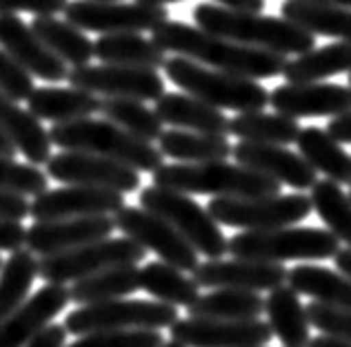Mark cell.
Instances as JSON below:
<instances>
[{"mask_svg": "<svg viewBox=\"0 0 351 347\" xmlns=\"http://www.w3.org/2000/svg\"><path fill=\"white\" fill-rule=\"evenodd\" d=\"M265 314L271 334H276L282 347H309L311 323L307 307L300 303V294L291 285L285 283L269 291L265 298Z\"/></svg>", "mask_w": 351, "mask_h": 347, "instance_id": "25", "label": "cell"}, {"mask_svg": "<svg viewBox=\"0 0 351 347\" xmlns=\"http://www.w3.org/2000/svg\"><path fill=\"white\" fill-rule=\"evenodd\" d=\"M0 47L16 58L32 76L47 83L67 80L69 67L45 47V43L34 34L32 25L23 23L16 14H0Z\"/></svg>", "mask_w": 351, "mask_h": 347, "instance_id": "21", "label": "cell"}, {"mask_svg": "<svg viewBox=\"0 0 351 347\" xmlns=\"http://www.w3.org/2000/svg\"><path fill=\"white\" fill-rule=\"evenodd\" d=\"M105 121L118 125L120 130L147 143H154L162 134V121L154 109L147 107L143 100L134 98H105L100 105Z\"/></svg>", "mask_w": 351, "mask_h": 347, "instance_id": "40", "label": "cell"}, {"mask_svg": "<svg viewBox=\"0 0 351 347\" xmlns=\"http://www.w3.org/2000/svg\"><path fill=\"white\" fill-rule=\"evenodd\" d=\"M198 287L271 291L287 283L289 270L282 263L249 259H207L191 272Z\"/></svg>", "mask_w": 351, "mask_h": 347, "instance_id": "15", "label": "cell"}, {"mask_svg": "<svg viewBox=\"0 0 351 347\" xmlns=\"http://www.w3.org/2000/svg\"><path fill=\"white\" fill-rule=\"evenodd\" d=\"M141 289L154 300L173 307H189L200 296L198 283L187 276V272L162 261H152L141 270Z\"/></svg>", "mask_w": 351, "mask_h": 347, "instance_id": "36", "label": "cell"}, {"mask_svg": "<svg viewBox=\"0 0 351 347\" xmlns=\"http://www.w3.org/2000/svg\"><path fill=\"white\" fill-rule=\"evenodd\" d=\"M287 285L313 298V303L351 309V280L334 270L311 263L295 265L287 274Z\"/></svg>", "mask_w": 351, "mask_h": 347, "instance_id": "29", "label": "cell"}, {"mask_svg": "<svg viewBox=\"0 0 351 347\" xmlns=\"http://www.w3.org/2000/svg\"><path fill=\"white\" fill-rule=\"evenodd\" d=\"M311 209L340 243L351 248V198L334 180H316L311 187Z\"/></svg>", "mask_w": 351, "mask_h": 347, "instance_id": "39", "label": "cell"}, {"mask_svg": "<svg viewBox=\"0 0 351 347\" xmlns=\"http://www.w3.org/2000/svg\"><path fill=\"white\" fill-rule=\"evenodd\" d=\"M27 230L18 221H0V252H16L25 248Z\"/></svg>", "mask_w": 351, "mask_h": 347, "instance_id": "47", "label": "cell"}, {"mask_svg": "<svg viewBox=\"0 0 351 347\" xmlns=\"http://www.w3.org/2000/svg\"><path fill=\"white\" fill-rule=\"evenodd\" d=\"M138 289H141V267L125 265V267H112L73 280L69 287V300L76 305H94L105 303V300L127 298Z\"/></svg>", "mask_w": 351, "mask_h": 347, "instance_id": "31", "label": "cell"}, {"mask_svg": "<svg viewBox=\"0 0 351 347\" xmlns=\"http://www.w3.org/2000/svg\"><path fill=\"white\" fill-rule=\"evenodd\" d=\"M158 149L162 156L173 158L178 163H211V160H227L232 156L234 147L227 141V136L169 130L160 134Z\"/></svg>", "mask_w": 351, "mask_h": 347, "instance_id": "35", "label": "cell"}, {"mask_svg": "<svg viewBox=\"0 0 351 347\" xmlns=\"http://www.w3.org/2000/svg\"><path fill=\"white\" fill-rule=\"evenodd\" d=\"M271 327L261 318L220 321V318H178L171 341L184 347H263L271 341Z\"/></svg>", "mask_w": 351, "mask_h": 347, "instance_id": "16", "label": "cell"}, {"mask_svg": "<svg viewBox=\"0 0 351 347\" xmlns=\"http://www.w3.org/2000/svg\"><path fill=\"white\" fill-rule=\"evenodd\" d=\"M302 127L298 121L282 114H265V112H247L238 114L229 121V134L238 141L263 143V145H291L298 139Z\"/></svg>", "mask_w": 351, "mask_h": 347, "instance_id": "37", "label": "cell"}, {"mask_svg": "<svg viewBox=\"0 0 351 347\" xmlns=\"http://www.w3.org/2000/svg\"><path fill=\"white\" fill-rule=\"evenodd\" d=\"M67 0H0V14H34V16H56L64 12Z\"/></svg>", "mask_w": 351, "mask_h": 347, "instance_id": "45", "label": "cell"}, {"mask_svg": "<svg viewBox=\"0 0 351 347\" xmlns=\"http://www.w3.org/2000/svg\"><path fill=\"white\" fill-rule=\"evenodd\" d=\"M47 176L67 185L100 187L132 194L141 187V171L85 152H60L47 160Z\"/></svg>", "mask_w": 351, "mask_h": 347, "instance_id": "13", "label": "cell"}, {"mask_svg": "<svg viewBox=\"0 0 351 347\" xmlns=\"http://www.w3.org/2000/svg\"><path fill=\"white\" fill-rule=\"evenodd\" d=\"M125 207V194L100 187L69 185L45 189L29 203L34 221H60V218L112 216Z\"/></svg>", "mask_w": 351, "mask_h": 347, "instance_id": "17", "label": "cell"}, {"mask_svg": "<svg viewBox=\"0 0 351 347\" xmlns=\"http://www.w3.org/2000/svg\"><path fill=\"white\" fill-rule=\"evenodd\" d=\"M193 318H220V321H252L265 312V298L247 289H211L200 294L187 307Z\"/></svg>", "mask_w": 351, "mask_h": 347, "instance_id": "34", "label": "cell"}, {"mask_svg": "<svg viewBox=\"0 0 351 347\" xmlns=\"http://www.w3.org/2000/svg\"><path fill=\"white\" fill-rule=\"evenodd\" d=\"M349 198H351V189H349Z\"/></svg>", "mask_w": 351, "mask_h": 347, "instance_id": "59", "label": "cell"}, {"mask_svg": "<svg viewBox=\"0 0 351 347\" xmlns=\"http://www.w3.org/2000/svg\"><path fill=\"white\" fill-rule=\"evenodd\" d=\"M311 3H325V5H338V7L351 9V0H311Z\"/></svg>", "mask_w": 351, "mask_h": 347, "instance_id": "54", "label": "cell"}, {"mask_svg": "<svg viewBox=\"0 0 351 347\" xmlns=\"http://www.w3.org/2000/svg\"><path fill=\"white\" fill-rule=\"evenodd\" d=\"M196 27L209 34L223 36L247 47L280 53V56H300L316 47V36L300 29L298 25L282 16H263L254 12H234L220 5L200 3L193 9Z\"/></svg>", "mask_w": 351, "mask_h": 347, "instance_id": "2", "label": "cell"}, {"mask_svg": "<svg viewBox=\"0 0 351 347\" xmlns=\"http://www.w3.org/2000/svg\"><path fill=\"white\" fill-rule=\"evenodd\" d=\"M27 105L38 121H51L56 125L98 114L103 100L78 87H36L27 98Z\"/></svg>", "mask_w": 351, "mask_h": 347, "instance_id": "26", "label": "cell"}, {"mask_svg": "<svg viewBox=\"0 0 351 347\" xmlns=\"http://www.w3.org/2000/svg\"><path fill=\"white\" fill-rule=\"evenodd\" d=\"M154 112L158 114L162 125H171L176 130L214 134V136L229 134V118L220 109L202 103V100L189 94H178V91L162 94L156 100Z\"/></svg>", "mask_w": 351, "mask_h": 347, "instance_id": "24", "label": "cell"}, {"mask_svg": "<svg viewBox=\"0 0 351 347\" xmlns=\"http://www.w3.org/2000/svg\"><path fill=\"white\" fill-rule=\"evenodd\" d=\"M152 40L162 51H173L176 56L196 60L205 67L254 80L282 76L287 65V58L280 53L247 47L180 21H165L154 29Z\"/></svg>", "mask_w": 351, "mask_h": 347, "instance_id": "1", "label": "cell"}, {"mask_svg": "<svg viewBox=\"0 0 351 347\" xmlns=\"http://www.w3.org/2000/svg\"><path fill=\"white\" fill-rule=\"evenodd\" d=\"M160 330H105L85 334L64 347H162Z\"/></svg>", "mask_w": 351, "mask_h": 347, "instance_id": "42", "label": "cell"}, {"mask_svg": "<svg viewBox=\"0 0 351 347\" xmlns=\"http://www.w3.org/2000/svg\"><path fill=\"white\" fill-rule=\"evenodd\" d=\"M116 230L112 216L60 218V221H36L25 236V248L34 256H53L80 245L109 239Z\"/></svg>", "mask_w": 351, "mask_h": 347, "instance_id": "18", "label": "cell"}, {"mask_svg": "<svg viewBox=\"0 0 351 347\" xmlns=\"http://www.w3.org/2000/svg\"><path fill=\"white\" fill-rule=\"evenodd\" d=\"M207 212L218 225L243 232L276 230L304 221L311 214V200L304 194H276L261 198H211Z\"/></svg>", "mask_w": 351, "mask_h": 347, "instance_id": "10", "label": "cell"}, {"mask_svg": "<svg viewBox=\"0 0 351 347\" xmlns=\"http://www.w3.org/2000/svg\"><path fill=\"white\" fill-rule=\"evenodd\" d=\"M154 185L214 198H261L280 194V182L227 160L160 165L154 171Z\"/></svg>", "mask_w": 351, "mask_h": 347, "instance_id": "3", "label": "cell"}, {"mask_svg": "<svg viewBox=\"0 0 351 347\" xmlns=\"http://www.w3.org/2000/svg\"><path fill=\"white\" fill-rule=\"evenodd\" d=\"M334 263L338 272L343 274V276H347L351 280V248H345V250H338V254L334 256Z\"/></svg>", "mask_w": 351, "mask_h": 347, "instance_id": "52", "label": "cell"}, {"mask_svg": "<svg viewBox=\"0 0 351 347\" xmlns=\"http://www.w3.org/2000/svg\"><path fill=\"white\" fill-rule=\"evenodd\" d=\"M16 147H14V143L7 139V136L0 132V156H7V158H14L16 156Z\"/></svg>", "mask_w": 351, "mask_h": 347, "instance_id": "53", "label": "cell"}, {"mask_svg": "<svg viewBox=\"0 0 351 347\" xmlns=\"http://www.w3.org/2000/svg\"><path fill=\"white\" fill-rule=\"evenodd\" d=\"M349 87H351V74H349Z\"/></svg>", "mask_w": 351, "mask_h": 347, "instance_id": "57", "label": "cell"}, {"mask_svg": "<svg viewBox=\"0 0 351 347\" xmlns=\"http://www.w3.org/2000/svg\"><path fill=\"white\" fill-rule=\"evenodd\" d=\"M69 303V287L47 283L0 321V347H25Z\"/></svg>", "mask_w": 351, "mask_h": 347, "instance_id": "22", "label": "cell"}, {"mask_svg": "<svg viewBox=\"0 0 351 347\" xmlns=\"http://www.w3.org/2000/svg\"><path fill=\"white\" fill-rule=\"evenodd\" d=\"M49 185V176L36 165L0 156V189L21 196H38Z\"/></svg>", "mask_w": 351, "mask_h": 347, "instance_id": "41", "label": "cell"}, {"mask_svg": "<svg viewBox=\"0 0 351 347\" xmlns=\"http://www.w3.org/2000/svg\"><path fill=\"white\" fill-rule=\"evenodd\" d=\"M32 29L45 43V47L71 69L89 65L94 58V43L67 21H58L56 16H34Z\"/></svg>", "mask_w": 351, "mask_h": 347, "instance_id": "32", "label": "cell"}, {"mask_svg": "<svg viewBox=\"0 0 351 347\" xmlns=\"http://www.w3.org/2000/svg\"><path fill=\"white\" fill-rule=\"evenodd\" d=\"M176 321L178 312L173 305L160 300L116 298L73 309L64 318V330L73 336L105 330H165Z\"/></svg>", "mask_w": 351, "mask_h": 347, "instance_id": "8", "label": "cell"}, {"mask_svg": "<svg viewBox=\"0 0 351 347\" xmlns=\"http://www.w3.org/2000/svg\"><path fill=\"white\" fill-rule=\"evenodd\" d=\"M0 132L14 143V147L32 165H47L53 147L49 132L45 130L43 123L29 109H23L3 91H0Z\"/></svg>", "mask_w": 351, "mask_h": 347, "instance_id": "23", "label": "cell"}, {"mask_svg": "<svg viewBox=\"0 0 351 347\" xmlns=\"http://www.w3.org/2000/svg\"><path fill=\"white\" fill-rule=\"evenodd\" d=\"M276 114L293 121L311 116L336 118L351 112V87L338 83H285L269 91Z\"/></svg>", "mask_w": 351, "mask_h": 347, "instance_id": "19", "label": "cell"}, {"mask_svg": "<svg viewBox=\"0 0 351 347\" xmlns=\"http://www.w3.org/2000/svg\"><path fill=\"white\" fill-rule=\"evenodd\" d=\"M114 223L116 230L136 241L147 252H154L162 263H169L182 272H193L200 265L198 252L167 221L143 207L125 205L114 214Z\"/></svg>", "mask_w": 351, "mask_h": 347, "instance_id": "12", "label": "cell"}, {"mask_svg": "<svg viewBox=\"0 0 351 347\" xmlns=\"http://www.w3.org/2000/svg\"><path fill=\"white\" fill-rule=\"evenodd\" d=\"M238 165L261 171L280 185H289L298 191L311 189L316 182V169L304 160L298 152H291L282 145H263L240 141L232 149Z\"/></svg>", "mask_w": 351, "mask_h": 347, "instance_id": "20", "label": "cell"}, {"mask_svg": "<svg viewBox=\"0 0 351 347\" xmlns=\"http://www.w3.org/2000/svg\"><path fill=\"white\" fill-rule=\"evenodd\" d=\"M162 67L176 87L220 112L223 109H232L238 114L263 112L269 105V91L254 78L211 69L184 56H171L165 60Z\"/></svg>", "mask_w": 351, "mask_h": 347, "instance_id": "5", "label": "cell"}, {"mask_svg": "<svg viewBox=\"0 0 351 347\" xmlns=\"http://www.w3.org/2000/svg\"><path fill=\"white\" fill-rule=\"evenodd\" d=\"M34 78L21 62L0 47V91L16 103L27 100L34 91Z\"/></svg>", "mask_w": 351, "mask_h": 347, "instance_id": "43", "label": "cell"}, {"mask_svg": "<svg viewBox=\"0 0 351 347\" xmlns=\"http://www.w3.org/2000/svg\"><path fill=\"white\" fill-rule=\"evenodd\" d=\"M282 18H287L300 29L313 36H327L351 43V9L311 0H285L280 7Z\"/></svg>", "mask_w": 351, "mask_h": 347, "instance_id": "27", "label": "cell"}, {"mask_svg": "<svg viewBox=\"0 0 351 347\" xmlns=\"http://www.w3.org/2000/svg\"><path fill=\"white\" fill-rule=\"evenodd\" d=\"M143 209L167 221L193 250L205 259H223L227 254V241L220 225L207 207L198 205L189 194L165 189V187H145L138 196Z\"/></svg>", "mask_w": 351, "mask_h": 347, "instance_id": "7", "label": "cell"}, {"mask_svg": "<svg viewBox=\"0 0 351 347\" xmlns=\"http://www.w3.org/2000/svg\"><path fill=\"white\" fill-rule=\"evenodd\" d=\"M64 341H67V330H64V325L49 323L47 327H43V330L25 347H64Z\"/></svg>", "mask_w": 351, "mask_h": 347, "instance_id": "48", "label": "cell"}, {"mask_svg": "<svg viewBox=\"0 0 351 347\" xmlns=\"http://www.w3.org/2000/svg\"><path fill=\"white\" fill-rule=\"evenodd\" d=\"M162 347H184V345H180V343H176V341H169V343H165Z\"/></svg>", "mask_w": 351, "mask_h": 347, "instance_id": "56", "label": "cell"}, {"mask_svg": "<svg viewBox=\"0 0 351 347\" xmlns=\"http://www.w3.org/2000/svg\"><path fill=\"white\" fill-rule=\"evenodd\" d=\"M309 347H351V341H347V339H338V336L320 334V336H316V339H311Z\"/></svg>", "mask_w": 351, "mask_h": 347, "instance_id": "51", "label": "cell"}, {"mask_svg": "<svg viewBox=\"0 0 351 347\" xmlns=\"http://www.w3.org/2000/svg\"><path fill=\"white\" fill-rule=\"evenodd\" d=\"M340 250V241L318 227H276V230L240 232L227 241V254L234 259L285 263V261H327Z\"/></svg>", "mask_w": 351, "mask_h": 347, "instance_id": "6", "label": "cell"}, {"mask_svg": "<svg viewBox=\"0 0 351 347\" xmlns=\"http://www.w3.org/2000/svg\"><path fill=\"white\" fill-rule=\"evenodd\" d=\"M49 139L64 152L96 154L109 160L123 163L136 171L154 174L162 165V154L152 143L141 141L129 132L120 130L109 121L96 118H78V121L56 123L49 130Z\"/></svg>", "mask_w": 351, "mask_h": 347, "instance_id": "4", "label": "cell"}, {"mask_svg": "<svg viewBox=\"0 0 351 347\" xmlns=\"http://www.w3.org/2000/svg\"><path fill=\"white\" fill-rule=\"evenodd\" d=\"M329 136H334V139L343 145V143H351V112L349 114H343V116H336L329 121V127H327Z\"/></svg>", "mask_w": 351, "mask_h": 347, "instance_id": "49", "label": "cell"}, {"mask_svg": "<svg viewBox=\"0 0 351 347\" xmlns=\"http://www.w3.org/2000/svg\"><path fill=\"white\" fill-rule=\"evenodd\" d=\"M71 87L105 94L107 98L158 100L165 94V80L156 69L127 65H82L69 71Z\"/></svg>", "mask_w": 351, "mask_h": 347, "instance_id": "14", "label": "cell"}, {"mask_svg": "<svg viewBox=\"0 0 351 347\" xmlns=\"http://www.w3.org/2000/svg\"><path fill=\"white\" fill-rule=\"evenodd\" d=\"M136 3H145V5H160V7H165L167 3H180V0H136Z\"/></svg>", "mask_w": 351, "mask_h": 347, "instance_id": "55", "label": "cell"}, {"mask_svg": "<svg viewBox=\"0 0 351 347\" xmlns=\"http://www.w3.org/2000/svg\"><path fill=\"white\" fill-rule=\"evenodd\" d=\"M67 23L80 32L94 34H141L154 32L169 12L160 5L123 3V0H73L64 7Z\"/></svg>", "mask_w": 351, "mask_h": 347, "instance_id": "11", "label": "cell"}, {"mask_svg": "<svg viewBox=\"0 0 351 347\" xmlns=\"http://www.w3.org/2000/svg\"><path fill=\"white\" fill-rule=\"evenodd\" d=\"M220 7L225 9H234V12H254V14H261L267 0H216Z\"/></svg>", "mask_w": 351, "mask_h": 347, "instance_id": "50", "label": "cell"}, {"mask_svg": "<svg viewBox=\"0 0 351 347\" xmlns=\"http://www.w3.org/2000/svg\"><path fill=\"white\" fill-rule=\"evenodd\" d=\"M340 74H351V43L347 40L304 51L293 60H287L282 71L287 83H320Z\"/></svg>", "mask_w": 351, "mask_h": 347, "instance_id": "30", "label": "cell"}, {"mask_svg": "<svg viewBox=\"0 0 351 347\" xmlns=\"http://www.w3.org/2000/svg\"><path fill=\"white\" fill-rule=\"evenodd\" d=\"M147 256V250L141 248L136 241L127 239H103L94 241L69 252L53 254L38 261V276L47 283H73L91 274L125 267V265H138Z\"/></svg>", "mask_w": 351, "mask_h": 347, "instance_id": "9", "label": "cell"}, {"mask_svg": "<svg viewBox=\"0 0 351 347\" xmlns=\"http://www.w3.org/2000/svg\"><path fill=\"white\" fill-rule=\"evenodd\" d=\"M0 267H3V259H0Z\"/></svg>", "mask_w": 351, "mask_h": 347, "instance_id": "58", "label": "cell"}, {"mask_svg": "<svg viewBox=\"0 0 351 347\" xmlns=\"http://www.w3.org/2000/svg\"><path fill=\"white\" fill-rule=\"evenodd\" d=\"M36 278H38V259L29 250L12 252V256L0 267V321L29 298Z\"/></svg>", "mask_w": 351, "mask_h": 347, "instance_id": "38", "label": "cell"}, {"mask_svg": "<svg viewBox=\"0 0 351 347\" xmlns=\"http://www.w3.org/2000/svg\"><path fill=\"white\" fill-rule=\"evenodd\" d=\"M298 154L309 165L338 185H351V156L334 136L320 127H304L298 139Z\"/></svg>", "mask_w": 351, "mask_h": 347, "instance_id": "28", "label": "cell"}, {"mask_svg": "<svg viewBox=\"0 0 351 347\" xmlns=\"http://www.w3.org/2000/svg\"><path fill=\"white\" fill-rule=\"evenodd\" d=\"M94 56L105 65H127L158 69L165 65V51L141 34H105L94 43Z\"/></svg>", "mask_w": 351, "mask_h": 347, "instance_id": "33", "label": "cell"}, {"mask_svg": "<svg viewBox=\"0 0 351 347\" xmlns=\"http://www.w3.org/2000/svg\"><path fill=\"white\" fill-rule=\"evenodd\" d=\"M307 316H309V323L322 334L351 341V309L311 303L307 307Z\"/></svg>", "mask_w": 351, "mask_h": 347, "instance_id": "44", "label": "cell"}, {"mask_svg": "<svg viewBox=\"0 0 351 347\" xmlns=\"http://www.w3.org/2000/svg\"><path fill=\"white\" fill-rule=\"evenodd\" d=\"M27 216H29V200H27V196L0 189V221L21 223Z\"/></svg>", "mask_w": 351, "mask_h": 347, "instance_id": "46", "label": "cell"}]
</instances>
